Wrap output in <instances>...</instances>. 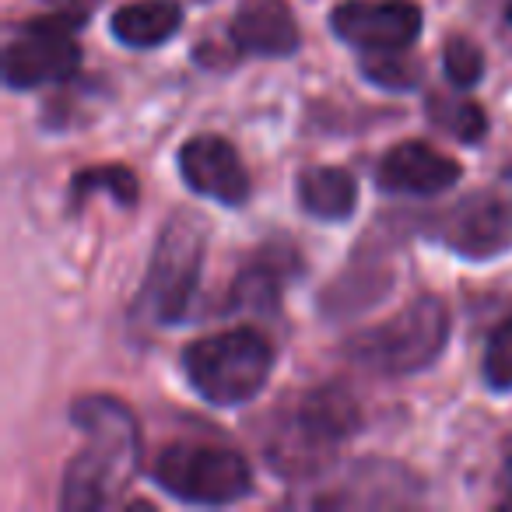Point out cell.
Returning a JSON list of instances; mask_svg holds the SVG:
<instances>
[{
    "mask_svg": "<svg viewBox=\"0 0 512 512\" xmlns=\"http://www.w3.org/2000/svg\"><path fill=\"white\" fill-rule=\"evenodd\" d=\"M449 341V313L435 295H421L386 323L351 337L348 355L379 376H411L442 355Z\"/></svg>",
    "mask_w": 512,
    "mask_h": 512,
    "instance_id": "3957f363",
    "label": "cell"
},
{
    "mask_svg": "<svg viewBox=\"0 0 512 512\" xmlns=\"http://www.w3.org/2000/svg\"><path fill=\"white\" fill-rule=\"evenodd\" d=\"M299 204L320 221H344L358 204V183L344 169L316 165L299 176Z\"/></svg>",
    "mask_w": 512,
    "mask_h": 512,
    "instance_id": "5bb4252c",
    "label": "cell"
},
{
    "mask_svg": "<svg viewBox=\"0 0 512 512\" xmlns=\"http://www.w3.org/2000/svg\"><path fill=\"white\" fill-rule=\"evenodd\" d=\"M460 162L442 151H435L432 144L421 141H404L397 148L386 151V158L379 162V186L386 193H407V197H432L442 193L460 179Z\"/></svg>",
    "mask_w": 512,
    "mask_h": 512,
    "instance_id": "8fae6325",
    "label": "cell"
},
{
    "mask_svg": "<svg viewBox=\"0 0 512 512\" xmlns=\"http://www.w3.org/2000/svg\"><path fill=\"white\" fill-rule=\"evenodd\" d=\"M207 249V221L193 211H176L165 221L151 253L148 278L141 288V309L155 323L186 320L197 295Z\"/></svg>",
    "mask_w": 512,
    "mask_h": 512,
    "instance_id": "5b68a950",
    "label": "cell"
},
{
    "mask_svg": "<svg viewBox=\"0 0 512 512\" xmlns=\"http://www.w3.org/2000/svg\"><path fill=\"white\" fill-rule=\"evenodd\" d=\"M446 246L467 260H488L512 246V200L502 193H477L463 200L446 221Z\"/></svg>",
    "mask_w": 512,
    "mask_h": 512,
    "instance_id": "30bf717a",
    "label": "cell"
},
{
    "mask_svg": "<svg viewBox=\"0 0 512 512\" xmlns=\"http://www.w3.org/2000/svg\"><path fill=\"white\" fill-rule=\"evenodd\" d=\"M162 491L186 505H228L253 488V470L235 449L207 442H172L155 463Z\"/></svg>",
    "mask_w": 512,
    "mask_h": 512,
    "instance_id": "8992f818",
    "label": "cell"
},
{
    "mask_svg": "<svg viewBox=\"0 0 512 512\" xmlns=\"http://www.w3.org/2000/svg\"><path fill=\"white\" fill-rule=\"evenodd\" d=\"M46 4H50V8H57L60 18L81 25V22H88V18H92V11L99 8L102 0H46Z\"/></svg>",
    "mask_w": 512,
    "mask_h": 512,
    "instance_id": "44dd1931",
    "label": "cell"
},
{
    "mask_svg": "<svg viewBox=\"0 0 512 512\" xmlns=\"http://www.w3.org/2000/svg\"><path fill=\"white\" fill-rule=\"evenodd\" d=\"M421 8L411 0H344L330 15V29L358 50H407L421 36Z\"/></svg>",
    "mask_w": 512,
    "mask_h": 512,
    "instance_id": "ba28073f",
    "label": "cell"
},
{
    "mask_svg": "<svg viewBox=\"0 0 512 512\" xmlns=\"http://www.w3.org/2000/svg\"><path fill=\"white\" fill-rule=\"evenodd\" d=\"M71 32L74 22L60 15L22 25L4 50V85L22 92V88H43L71 78L81 60Z\"/></svg>",
    "mask_w": 512,
    "mask_h": 512,
    "instance_id": "52a82bcc",
    "label": "cell"
},
{
    "mask_svg": "<svg viewBox=\"0 0 512 512\" xmlns=\"http://www.w3.org/2000/svg\"><path fill=\"white\" fill-rule=\"evenodd\" d=\"M179 172L186 186L200 197H211L218 204L239 207L249 197V176L242 158L225 137L197 134L179 148Z\"/></svg>",
    "mask_w": 512,
    "mask_h": 512,
    "instance_id": "9c48e42d",
    "label": "cell"
},
{
    "mask_svg": "<svg viewBox=\"0 0 512 512\" xmlns=\"http://www.w3.org/2000/svg\"><path fill=\"white\" fill-rule=\"evenodd\" d=\"M190 386L214 407H239L264 390L274 369V348L264 334L235 327L193 341L183 351Z\"/></svg>",
    "mask_w": 512,
    "mask_h": 512,
    "instance_id": "7a4b0ae2",
    "label": "cell"
},
{
    "mask_svg": "<svg viewBox=\"0 0 512 512\" xmlns=\"http://www.w3.org/2000/svg\"><path fill=\"white\" fill-rule=\"evenodd\" d=\"M481 376L491 390H498V393L512 390V316L491 330L488 344H484Z\"/></svg>",
    "mask_w": 512,
    "mask_h": 512,
    "instance_id": "ac0fdd59",
    "label": "cell"
},
{
    "mask_svg": "<svg viewBox=\"0 0 512 512\" xmlns=\"http://www.w3.org/2000/svg\"><path fill=\"white\" fill-rule=\"evenodd\" d=\"M502 491H505V502L512 505V456H509V463L502 467Z\"/></svg>",
    "mask_w": 512,
    "mask_h": 512,
    "instance_id": "7402d4cb",
    "label": "cell"
},
{
    "mask_svg": "<svg viewBox=\"0 0 512 512\" xmlns=\"http://www.w3.org/2000/svg\"><path fill=\"white\" fill-rule=\"evenodd\" d=\"M95 190L113 193L116 204L130 207L137 200V193H141V186H137V176L127 165H95V169H81L71 183V197L81 200Z\"/></svg>",
    "mask_w": 512,
    "mask_h": 512,
    "instance_id": "2e32d148",
    "label": "cell"
},
{
    "mask_svg": "<svg viewBox=\"0 0 512 512\" xmlns=\"http://www.w3.org/2000/svg\"><path fill=\"white\" fill-rule=\"evenodd\" d=\"M232 43L253 57H288L299 50V25L285 0H242L232 18Z\"/></svg>",
    "mask_w": 512,
    "mask_h": 512,
    "instance_id": "7c38bea8",
    "label": "cell"
},
{
    "mask_svg": "<svg viewBox=\"0 0 512 512\" xmlns=\"http://www.w3.org/2000/svg\"><path fill=\"white\" fill-rule=\"evenodd\" d=\"M442 64H446V78L453 88H474L484 78V53L470 39H449L442 50Z\"/></svg>",
    "mask_w": 512,
    "mask_h": 512,
    "instance_id": "ffe728a7",
    "label": "cell"
},
{
    "mask_svg": "<svg viewBox=\"0 0 512 512\" xmlns=\"http://www.w3.org/2000/svg\"><path fill=\"white\" fill-rule=\"evenodd\" d=\"M183 25V11L176 0H134L123 4L109 22V32L120 39L123 46L134 50H151V46L169 43Z\"/></svg>",
    "mask_w": 512,
    "mask_h": 512,
    "instance_id": "4fadbf2b",
    "label": "cell"
},
{
    "mask_svg": "<svg viewBox=\"0 0 512 512\" xmlns=\"http://www.w3.org/2000/svg\"><path fill=\"white\" fill-rule=\"evenodd\" d=\"M428 120L463 144H477L488 134L484 109L474 99H463V95H428Z\"/></svg>",
    "mask_w": 512,
    "mask_h": 512,
    "instance_id": "9a60e30c",
    "label": "cell"
},
{
    "mask_svg": "<svg viewBox=\"0 0 512 512\" xmlns=\"http://www.w3.org/2000/svg\"><path fill=\"white\" fill-rule=\"evenodd\" d=\"M505 22H512V0H509V8H505Z\"/></svg>",
    "mask_w": 512,
    "mask_h": 512,
    "instance_id": "603a6c76",
    "label": "cell"
},
{
    "mask_svg": "<svg viewBox=\"0 0 512 512\" xmlns=\"http://www.w3.org/2000/svg\"><path fill=\"white\" fill-rule=\"evenodd\" d=\"M281 295V274L278 264L271 260H256L242 271V278L235 281L232 306L235 309H274Z\"/></svg>",
    "mask_w": 512,
    "mask_h": 512,
    "instance_id": "e0dca14e",
    "label": "cell"
},
{
    "mask_svg": "<svg viewBox=\"0 0 512 512\" xmlns=\"http://www.w3.org/2000/svg\"><path fill=\"white\" fill-rule=\"evenodd\" d=\"M362 74L379 88H390V92H411L418 88L421 81V71L414 60L400 57V50H390V53H376L362 64Z\"/></svg>",
    "mask_w": 512,
    "mask_h": 512,
    "instance_id": "d6986e66",
    "label": "cell"
},
{
    "mask_svg": "<svg viewBox=\"0 0 512 512\" xmlns=\"http://www.w3.org/2000/svg\"><path fill=\"white\" fill-rule=\"evenodd\" d=\"M355 428V397L341 386H323V390L306 393L299 407L274 428L267 460L281 474H313Z\"/></svg>",
    "mask_w": 512,
    "mask_h": 512,
    "instance_id": "277c9868",
    "label": "cell"
},
{
    "mask_svg": "<svg viewBox=\"0 0 512 512\" xmlns=\"http://www.w3.org/2000/svg\"><path fill=\"white\" fill-rule=\"evenodd\" d=\"M71 418L85 435V446L64 470L60 505L67 512L106 509L130 488L141 467V428L116 397H81Z\"/></svg>",
    "mask_w": 512,
    "mask_h": 512,
    "instance_id": "6da1fadb",
    "label": "cell"
}]
</instances>
